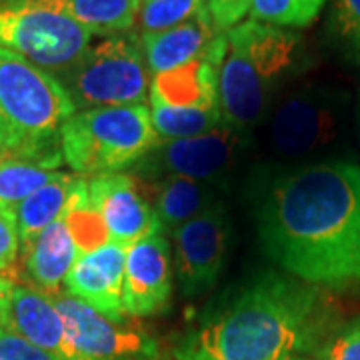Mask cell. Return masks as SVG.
Here are the masks:
<instances>
[{
	"label": "cell",
	"instance_id": "obj_1",
	"mask_svg": "<svg viewBox=\"0 0 360 360\" xmlns=\"http://www.w3.org/2000/svg\"><path fill=\"white\" fill-rule=\"evenodd\" d=\"M264 255L316 288L360 286V167L330 158L292 167L257 212Z\"/></svg>",
	"mask_w": 360,
	"mask_h": 360
},
{
	"label": "cell",
	"instance_id": "obj_2",
	"mask_svg": "<svg viewBox=\"0 0 360 360\" xmlns=\"http://www.w3.org/2000/svg\"><path fill=\"white\" fill-rule=\"evenodd\" d=\"M316 286L264 272L206 314L174 348L176 360H296L324 342Z\"/></svg>",
	"mask_w": 360,
	"mask_h": 360
},
{
	"label": "cell",
	"instance_id": "obj_3",
	"mask_svg": "<svg viewBox=\"0 0 360 360\" xmlns=\"http://www.w3.org/2000/svg\"><path fill=\"white\" fill-rule=\"evenodd\" d=\"M226 39L219 82L222 120L250 132L264 124L286 80L302 63V39L288 28L250 18L231 28Z\"/></svg>",
	"mask_w": 360,
	"mask_h": 360
},
{
	"label": "cell",
	"instance_id": "obj_4",
	"mask_svg": "<svg viewBox=\"0 0 360 360\" xmlns=\"http://www.w3.org/2000/svg\"><path fill=\"white\" fill-rule=\"evenodd\" d=\"M63 158L78 176H98L136 167L160 144L150 106L78 110L58 132Z\"/></svg>",
	"mask_w": 360,
	"mask_h": 360
},
{
	"label": "cell",
	"instance_id": "obj_5",
	"mask_svg": "<svg viewBox=\"0 0 360 360\" xmlns=\"http://www.w3.org/2000/svg\"><path fill=\"white\" fill-rule=\"evenodd\" d=\"M354 116L352 98L333 84H304L272 106L264 120V144L272 156L296 167L312 165L336 148Z\"/></svg>",
	"mask_w": 360,
	"mask_h": 360
},
{
	"label": "cell",
	"instance_id": "obj_6",
	"mask_svg": "<svg viewBox=\"0 0 360 360\" xmlns=\"http://www.w3.org/2000/svg\"><path fill=\"white\" fill-rule=\"evenodd\" d=\"M75 112L58 78L0 49V124L22 150H58V132Z\"/></svg>",
	"mask_w": 360,
	"mask_h": 360
},
{
	"label": "cell",
	"instance_id": "obj_7",
	"mask_svg": "<svg viewBox=\"0 0 360 360\" xmlns=\"http://www.w3.org/2000/svg\"><path fill=\"white\" fill-rule=\"evenodd\" d=\"M78 110L144 104L150 92L142 39L136 32L103 37L54 75Z\"/></svg>",
	"mask_w": 360,
	"mask_h": 360
},
{
	"label": "cell",
	"instance_id": "obj_8",
	"mask_svg": "<svg viewBox=\"0 0 360 360\" xmlns=\"http://www.w3.org/2000/svg\"><path fill=\"white\" fill-rule=\"evenodd\" d=\"M92 32L40 0L0 4V49L58 75L90 46Z\"/></svg>",
	"mask_w": 360,
	"mask_h": 360
},
{
	"label": "cell",
	"instance_id": "obj_9",
	"mask_svg": "<svg viewBox=\"0 0 360 360\" xmlns=\"http://www.w3.org/2000/svg\"><path fill=\"white\" fill-rule=\"evenodd\" d=\"M250 132L222 122L210 132L193 139L165 141L142 158L136 170L142 176L160 180L165 176L222 182L232 168L240 162Z\"/></svg>",
	"mask_w": 360,
	"mask_h": 360
},
{
	"label": "cell",
	"instance_id": "obj_10",
	"mask_svg": "<svg viewBox=\"0 0 360 360\" xmlns=\"http://www.w3.org/2000/svg\"><path fill=\"white\" fill-rule=\"evenodd\" d=\"M66 326L72 360H156V342L127 322H115L70 296L66 290L51 292Z\"/></svg>",
	"mask_w": 360,
	"mask_h": 360
},
{
	"label": "cell",
	"instance_id": "obj_11",
	"mask_svg": "<svg viewBox=\"0 0 360 360\" xmlns=\"http://www.w3.org/2000/svg\"><path fill=\"white\" fill-rule=\"evenodd\" d=\"M170 236L174 245L172 266L180 292L186 298H196L212 290L231 246V219L224 202L182 224Z\"/></svg>",
	"mask_w": 360,
	"mask_h": 360
},
{
	"label": "cell",
	"instance_id": "obj_12",
	"mask_svg": "<svg viewBox=\"0 0 360 360\" xmlns=\"http://www.w3.org/2000/svg\"><path fill=\"white\" fill-rule=\"evenodd\" d=\"M172 252L167 232L156 226L127 248L122 302L127 316H150L165 309L172 295Z\"/></svg>",
	"mask_w": 360,
	"mask_h": 360
},
{
	"label": "cell",
	"instance_id": "obj_13",
	"mask_svg": "<svg viewBox=\"0 0 360 360\" xmlns=\"http://www.w3.org/2000/svg\"><path fill=\"white\" fill-rule=\"evenodd\" d=\"M92 208L103 219L108 238L130 248L160 226L155 206L142 196L141 186L130 174L110 172L89 180Z\"/></svg>",
	"mask_w": 360,
	"mask_h": 360
},
{
	"label": "cell",
	"instance_id": "obj_14",
	"mask_svg": "<svg viewBox=\"0 0 360 360\" xmlns=\"http://www.w3.org/2000/svg\"><path fill=\"white\" fill-rule=\"evenodd\" d=\"M124 262L127 248L112 240L80 255L66 276V292L86 302L110 321L127 322L122 302Z\"/></svg>",
	"mask_w": 360,
	"mask_h": 360
},
{
	"label": "cell",
	"instance_id": "obj_15",
	"mask_svg": "<svg viewBox=\"0 0 360 360\" xmlns=\"http://www.w3.org/2000/svg\"><path fill=\"white\" fill-rule=\"evenodd\" d=\"M226 49L229 39L226 32H222L193 63L150 78L148 96L180 108L220 106V68L226 58Z\"/></svg>",
	"mask_w": 360,
	"mask_h": 360
},
{
	"label": "cell",
	"instance_id": "obj_16",
	"mask_svg": "<svg viewBox=\"0 0 360 360\" xmlns=\"http://www.w3.org/2000/svg\"><path fill=\"white\" fill-rule=\"evenodd\" d=\"M2 328L25 338L56 360H72L66 326L51 292L37 286H14Z\"/></svg>",
	"mask_w": 360,
	"mask_h": 360
},
{
	"label": "cell",
	"instance_id": "obj_17",
	"mask_svg": "<svg viewBox=\"0 0 360 360\" xmlns=\"http://www.w3.org/2000/svg\"><path fill=\"white\" fill-rule=\"evenodd\" d=\"M219 34L222 32L214 28L206 8H202L196 16L182 25L141 37L150 78L193 63Z\"/></svg>",
	"mask_w": 360,
	"mask_h": 360
},
{
	"label": "cell",
	"instance_id": "obj_18",
	"mask_svg": "<svg viewBox=\"0 0 360 360\" xmlns=\"http://www.w3.org/2000/svg\"><path fill=\"white\" fill-rule=\"evenodd\" d=\"M32 284L44 292H56L80 257L77 240L65 219L56 220L20 248Z\"/></svg>",
	"mask_w": 360,
	"mask_h": 360
},
{
	"label": "cell",
	"instance_id": "obj_19",
	"mask_svg": "<svg viewBox=\"0 0 360 360\" xmlns=\"http://www.w3.org/2000/svg\"><path fill=\"white\" fill-rule=\"evenodd\" d=\"M224 182L165 176L156 180L155 212L162 231L172 234L182 224L198 219L212 206L222 202Z\"/></svg>",
	"mask_w": 360,
	"mask_h": 360
},
{
	"label": "cell",
	"instance_id": "obj_20",
	"mask_svg": "<svg viewBox=\"0 0 360 360\" xmlns=\"http://www.w3.org/2000/svg\"><path fill=\"white\" fill-rule=\"evenodd\" d=\"M65 162L63 150H14L0 156V210L13 212L40 186L51 182Z\"/></svg>",
	"mask_w": 360,
	"mask_h": 360
},
{
	"label": "cell",
	"instance_id": "obj_21",
	"mask_svg": "<svg viewBox=\"0 0 360 360\" xmlns=\"http://www.w3.org/2000/svg\"><path fill=\"white\" fill-rule=\"evenodd\" d=\"M89 180L75 172H58L51 182L40 186L22 205L14 210L20 248L37 238L40 232L46 231L56 220L65 219L68 208L77 200V196L86 188Z\"/></svg>",
	"mask_w": 360,
	"mask_h": 360
},
{
	"label": "cell",
	"instance_id": "obj_22",
	"mask_svg": "<svg viewBox=\"0 0 360 360\" xmlns=\"http://www.w3.org/2000/svg\"><path fill=\"white\" fill-rule=\"evenodd\" d=\"M84 26L92 37L132 32L142 0H40Z\"/></svg>",
	"mask_w": 360,
	"mask_h": 360
},
{
	"label": "cell",
	"instance_id": "obj_23",
	"mask_svg": "<svg viewBox=\"0 0 360 360\" xmlns=\"http://www.w3.org/2000/svg\"><path fill=\"white\" fill-rule=\"evenodd\" d=\"M150 101V116L155 124L156 134L160 141H180V139H193L198 134L210 132L220 127L222 110L220 106L208 108H180L170 104L160 103L158 98L148 96Z\"/></svg>",
	"mask_w": 360,
	"mask_h": 360
},
{
	"label": "cell",
	"instance_id": "obj_24",
	"mask_svg": "<svg viewBox=\"0 0 360 360\" xmlns=\"http://www.w3.org/2000/svg\"><path fill=\"white\" fill-rule=\"evenodd\" d=\"M326 39L345 63L360 68V0H328Z\"/></svg>",
	"mask_w": 360,
	"mask_h": 360
},
{
	"label": "cell",
	"instance_id": "obj_25",
	"mask_svg": "<svg viewBox=\"0 0 360 360\" xmlns=\"http://www.w3.org/2000/svg\"><path fill=\"white\" fill-rule=\"evenodd\" d=\"M328 0H252L250 20L281 28H307L319 16Z\"/></svg>",
	"mask_w": 360,
	"mask_h": 360
},
{
	"label": "cell",
	"instance_id": "obj_26",
	"mask_svg": "<svg viewBox=\"0 0 360 360\" xmlns=\"http://www.w3.org/2000/svg\"><path fill=\"white\" fill-rule=\"evenodd\" d=\"M205 8V0H144L139 11L136 28L144 34H155L182 25Z\"/></svg>",
	"mask_w": 360,
	"mask_h": 360
},
{
	"label": "cell",
	"instance_id": "obj_27",
	"mask_svg": "<svg viewBox=\"0 0 360 360\" xmlns=\"http://www.w3.org/2000/svg\"><path fill=\"white\" fill-rule=\"evenodd\" d=\"M316 356V360H360V319L348 322L330 338H324Z\"/></svg>",
	"mask_w": 360,
	"mask_h": 360
},
{
	"label": "cell",
	"instance_id": "obj_28",
	"mask_svg": "<svg viewBox=\"0 0 360 360\" xmlns=\"http://www.w3.org/2000/svg\"><path fill=\"white\" fill-rule=\"evenodd\" d=\"M252 0H205V8L219 32H229L243 22Z\"/></svg>",
	"mask_w": 360,
	"mask_h": 360
},
{
	"label": "cell",
	"instance_id": "obj_29",
	"mask_svg": "<svg viewBox=\"0 0 360 360\" xmlns=\"http://www.w3.org/2000/svg\"><path fill=\"white\" fill-rule=\"evenodd\" d=\"M20 257V236L13 212L0 210V274L6 276Z\"/></svg>",
	"mask_w": 360,
	"mask_h": 360
},
{
	"label": "cell",
	"instance_id": "obj_30",
	"mask_svg": "<svg viewBox=\"0 0 360 360\" xmlns=\"http://www.w3.org/2000/svg\"><path fill=\"white\" fill-rule=\"evenodd\" d=\"M0 360H56L25 338L0 326Z\"/></svg>",
	"mask_w": 360,
	"mask_h": 360
},
{
	"label": "cell",
	"instance_id": "obj_31",
	"mask_svg": "<svg viewBox=\"0 0 360 360\" xmlns=\"http://www.w3.org/2000/svg\"><path fill=\"white\" fill-rule=\"evenodd\" d=\"M14 286H16V284H14L8 276H2V274H0V326L4 324V319H6V312H8L11 298H13Z\"/></svg>",
	"mask_w": 360,
	"mask_h": 360
},
{
	"label": "cell",
	"instance_id": "obj_32",
	"mask_svg": "<svg viewBox=\"0 0 360 360\" xmlns=\"http://www.w3.org/2000/svg\"><path fill=\"white\" fill-rule=\"evenodd\" d=\"M14 150H22V148L18 146V142L14 141L13 134L0 124V156L14 153Z\"/></svg>",
	"mask_w": 360,
	"mask_h": 360
},
{
	"label": "cell",
	"instance_id": "obj_33",
	"mask_svg": "<svg viewBox=\"0 0 360 360\" xmlns=\"http://www.w3.org/2000/svg\"><path fill=\"white\" fill-rule=\"evenodd\" d=\"M354 129L359 132V139H360V94L359 98H356V104H354Z\"/></svg>",
	"mask_w": 360,
	"mask_h": 360
},
{
	"label": "cell",
	"instance_id": "obj_34",
	"mask_svg": "<svg viewBox=\"0 0 360 360\" xmlns=\"http://www.w3.org/2000/svg\"><path fill=\"white\" fill-rule=\"evenodd\" d=\"M14 2H26V0H0V4H14Z\"/></svg>",
	"mask_w": 360,
	"mask_h": 360
},
{
	"label": "cell",
	"instance_id": "obj_35",
	"mask_svg": "<svg viewBox=\"0 0 360 360\" xmlns=\"http://www.w3.org/2000/svg\"><path fill=\"white\" fill-rule=\"evenodd\" d=\"M296 360H316V359H307V356H302V359H296Z\"/></svg>",
	"mask_w": 360,
	"mask_h": 360
},
{
	"label": "cell",
	"instance_id": "obj_36",
	"mask_svg": "<svg viewBox=\"0 0 360 360\" xmlns=\"http://www.w3.org/2000/svg\"><path fill=\"white\" fill-rule=\"evenodd\" d=\"M142 2H144V0H142Z\"/></svg>",
	"mask_w": 360,
	"mask_h": 360
}]
</instances>
